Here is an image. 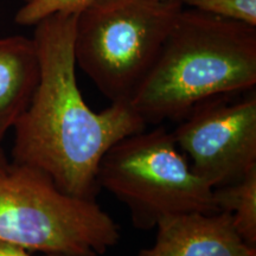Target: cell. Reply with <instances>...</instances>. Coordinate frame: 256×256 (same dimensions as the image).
Wrapping results in <instances>:
<instances>
[{
    "label": "cell",
    "instance_id": "obj_1",
    "mask_svg": "<svg viewBox=\"0 0 256 256\" xmlns=\"http://www.w3.org/2000/svg\"><path fill=\"white\" fill-rule=\"evenodd\" d=\"M78 17L56 14L36 24L40 82L14 127L12 154L16 164L40 170L66 194L94 200L102 156L146 122L130 101L96 113L83 100L74 56Z\"/></svg>",
    "mask_w": 256,
    "mask_h": 256
},
{
    "label": "cell",
    "instance_id": "obj_2",
    "mask_svg": "<svg viewBox=\"0 0 256 256\" xmlns=\"http://www.w3.org/2000/svg\"><path fill=\"white\" fill-rule=\"evenodd\" d=\"M255 84L256 26L183 8L130 104L146 124L183 120L202 102Z\"/></svg>",
    "mask_w": 256,
    "mask_h": 256
},
{
    "label": "cell",
    "instance_id": "obj_3",
    "mask_svg": "<svg viewBox=\"0 0 256 256\" xmlns=\"http://www.w3.org/2000/svg\"><path fill=\"white\" fill-rule=\"evenodd\" d=\"M119 228L94 200L66 194L49 176L22 164L0 171V242L57 256H98Z\"/></svg>",
    "mask_w": 256,
    "mask_h": 256
},
{
    "label": "cell",
    "instance_id": "obj_4",
    "mask_svg": "<svg viewBox=\"0 0 256 256\" xmlns=\"http://www.w3.org/2000/svg\"><path fill=\"white\" fill-rule=\"evenodd\" d=\"M183 8L182 0H96L76 20V66L110 102H130Z\"/></svg>",
    "mask_w": 256,
    "mask_h": 256
},
{
    "label": "cell",
    "instance_id": "obj_5",
    "mask_svg": "<svg viewBox=\"0 0 256 256\" xmlns=\"http://www.w3.org/2000/svg\"><path fill=\"white\" fill-rule=\"evenodd\" d=\"M96 179L98 188L126 204L142 229L168 216L218 212L215 188L192 171L172 133L162 127L114 144L102 156Z\"/></svg>",
    "mask_w": 256,
    "mask_h": 256
},
{
    "label": "cell",
    "instance_id": "obj_6",
    "mask_svg": "<svg viewBox=\"0 0 256 256\" xmlns=\"http://www.w3.org/2000/svg\"><path fill=\"white\" fill-rule=\"evenodd\" d=\"M228 95L202 102L172 133L192 171L217 188L236 183L256 168V95Z\"/></svg>",
    "mask_w": 256,
    "mask_h": 256
},
{
    "label": "cell",
    "instance_id": "obj_7",
    "mask_svg": "<svg viewBox=\"0 0 256 256\" xmlns=\"http://www.w3.org/2000/svg\"><path fill=\"white\" fill-rule=\"evenodd\" d=\"M154 246L140 256H256L228 212H188L156 224Z\"/></svg>",
    "mask_w": 256,
    "mask_h": 256
},
{
    "label": "cell",
    "instance_id": "obj_8",
    "mask_svg": "<svg viewBox=\"0 0 256 256\" xmlns=\"http://www.w3.org/2000/svg\"><path fill=\"white\" fill-rule=\"evenodd\" d=\"M40 82L34 38H0V142L23 115Z\"/></svg>",
    "mask_w": 256,
    "mask_h": 256
},
{
    "label": "cell",
    "instance_id": "obj_9",
    "mask_svg": "<svg viewBox=\"0 0 256 256\" xmlns=\"http://www.w3.org/2000/svg\"><path fill=\"white\" fill-rule=\"evenodd\" d=\"M218 211L228 212L240 236L256 248V168L236 183L215 188Z\"/></svg>",
    "mask_w": 256,
    "mask_h": 256
},
{
    "label": "cell",
    "instance_id": "obj_10",
    "mask_svg": "<svg viewBox=\"0 0 256 256\" xmlns=\"http://www.w3.org/2000/svg\"><path fill=\"white\" fill-rule=\"evenodd\" d=\"M96 0H26L16 14V23L36 25L44 18L56 14H80Z\"/></svg>",
    "mask_w": 256,
    "mask_h": 256
},
{
    "label": "cell",
    "instance_id": "obj_11",
    "mask_svg": "<svg viewBox=\"0 0 256 256\" xmlns=\"http://www.w3.org/2000/svg\"><path fill=\"white\" fill-rule=\"evenodd\" d=\"M184 6L256 26V0H182Z\"/></svg>",
    "mask_w": 256,
    "mask_h": 256
},
{
    "label": "cell",
    "instance_id": "obj_12",
    "mask_svg": "<svg viewBox=\"0 0 256 256\" xmlns=\"http://www.w3.org/2000/svg\"><path fill=\"white\" fill-rule=\"evenodd\" d=\"M0 256H32L26 249L10 243L0 242Z\"/></svg>",
    "mask_w": 256,
    "mask_h": 256
},
{
    "label": "cell",
    "instance_id": "obj_13",
    "mask_svg": "<svg viewBox=\"0 0 256 256\" xmlns=\"http://www.w3.org/2000/svg\"><path fill=\"white\" fill-rule=\"evenodd\" d=\"M8 164L10 162H8V158H6L4 151H2V142H0V171H2V170H4L5 168H8Z\"/></svg>",
    "mask_w": 256,
    "mask_h": 256
},
{
    "label": "cell",
    "instance_id": "obj_14",
    "mask_svg": "<svg viewBox=\"0 0 256 256\" xmlns=\"http://www.w3.org/2000/svg\"><path fill=\"white\" fill-rule=\"evenodd\" d=\"M156 2H174V0H156Z\"/></svg>",
    "mask_w": 256,
    "mask_h": 256
}]
</instances>
